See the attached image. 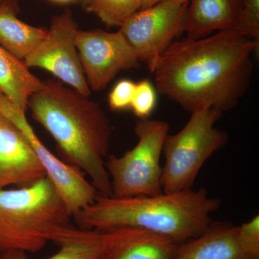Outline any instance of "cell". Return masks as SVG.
Masks as SVG:
<instances>
[{
  "label": "cell",
  "instance_id": "5bb4252c",
  "mask_svg": "<svg viewBox=\"0 0 259 259\" xmlns=\"http://www.w3.org/2000/svg\"><path fill=\"white\" fill-rule=\"evenodd\" d=\"M240 7L241 0H190L185 22L187 37L201 38L234 30Z\"/></svg>",
  "mask_w": 259,
  "mask_h": 259
},
{
  "label": "cell",
  "instance_id": "cb8c5ba5",
  "mask_svg": "<svg viewBox=\"0 0 259 259\" xmlns=\"http://www.w3.org/2000/svg\"><path fill=\"white\" fill-rule=\"evenodd\" d=\"M7 5L11 7L12 8L20 12V6H19V0H0V6Z\"/></svg>",
  "mask_w": 259,
  "mask_h": 259
},
{
  "label": "cell",
  "instance_id": "ba28073f",
  "mask_svg": "<svg viewBox=\"0 0 259 259\" xmlns=\"http://www.w3.org/2000/svg\"><path fill=\"white\" fill-rule=\"evenodd\" d=\"M0 114L8 117L23 133L36 154L46 175L52 182L71 216L95 202L98 195L96 189L89 182L81 170L61 161L42 144L25 112L15 107L0 94Z\"/></svg>",
  "mask_w": 259,
  "mask_h": 259
},
{
  "label": "cell",
  "instance_id": "5b68a950",
  "mask_svg": "<svg viewBox=\"0 0 259 259\" xmlns=\"http://www.w3.org/2000/svg\"><path fill=\"white\" fill-rule=\"evenodd\" d=\"M222 112L206 108L192 112L177 134L168 135L163 144V192L175 193L192 189L204 163L228 142V135L215 127Z\"/></svg>",
  "mask_w": 259,
  "mask_h": 259
},
{
  "label": "cell",
  "instance_id": "d6986e66",
  "mask_svg": "<svg viewBox=\"0 0 259 259\" xmlns=\"http://www.w3.org/2000/svg\"><path fill=\"white\" fill-rule=\"evenodd\" d=\"M235 30L259 42V0H241Z\"/></svg>",
  "mask_w": 259,
  "mask_h": 259
},
{
  "label": "cell",
  "instance_id": "9c48e42d",
  "mask_svg": "<svg viewBox=\"0 0 259 259\" xmlns=\"http://www.w3.org/2000/svg\"><path fill=\"white\" fill-rule=\"evenodd\" d=\"M78 30L69 10L55 15L45 37L23 61L29 69L46 70L61 82L90 97L91 90L75 45Z\"/></svg>",
  "mask_w": 259,
  "mask_h": 259
},
{
  "label": "cell",
  "instance_id": "4316f807",
  "mask_svg": "<svg viewBox=\"0 0 259 259\" xmlns=\"http://www.w3.org/2000/svg\"><path fill=\"white\" fill-rule=\"evenodd\" d=\"M0 94H1V93H0Z\"/></svg>",
  "mask_w": 259,
  "mask_h": 259
},
{
  "label": "cell",
  "instance_id": "9a60e30c",
  "mask_svg": "<svg viewBox=\"0 0 259 259\" xmlns=\"http://www.w3.org/2000/svg\"><path fill=\"white\" fill-rule=\"evenodd\" d=\"M44 81L30 72L22 59L0 46V93L23 111L29 99L40 91Z\"/></svg>",
  "mask_w": 259,
  "mask_h": 259
},
{
  "label": "cell",
  "instance_id": "d4e9b609",
  "mask_svg": "<svg viewBox=\"0 0 259 259\" xmlns=\"http://www.w3.org/2000/svg\"><path fill=\"white\" fill-rule=\"evenodd\" d=\"M90 2H91V0H74V3L81 5L83 8H86V7L90 4Z\"/></svg>",
  "mask_w": 259,
  "mask_h": 259
},
{
  "label": "cell",
  "instance_id": "ffe728a7",
  "mask_svg": "<svg viewBox=\"0 0 259 259\" xmlns=\"http://www.w3.org/2000/svg\"><path fill=\"white\" fill-rule=\"evenodd\" d=\"M156 105V93L152 83L148 79L136 83L131 108L140 119L148 118Z\"/></svg>",
  "mask_w": 259,
  "mask_h": 259
},
{
  "label": "cell",
  "instance_id": "44dd1931",
  "mask_svg": "<svg viewBox=\"0 0 259 259\" xmlns=\"http://www.w3.org/2000/svg\"><path fill=\"white\" fill-rule=\"evenodd\" d=\"M238 238L245 251L255 259H259V216L238 226Z\"/></svg>",
  "mask_w": 259,
  "mask_h": 259
},
{
  "label": "cell",
  "instance_id": "7c38bea8",
  "mask_svg": "<svg viewBox=\"0 0 259 259\" xmlns=\"http://www.w3.org/2000/svg\"><path fill=\"white\" fill-rule=\"evenodd\" d=\"M46 177L25 135L0 114V190L10 185H31Z\"/></svg>",
  "mask_w": 259,
  "mask_h": 259
},
{
  "label": "cell",
  "instance_id": "277c9868",
  "mask_svg": "<svg viewBox=\"0 0 259 259\" xmlns=\"http://www.w3.org/2000/svg\"><path fill=\"white\" fill-rule=\"evenodd\" d=\"M71 217L47 177L18 189L0 190V252H37L55 241Z\"/></svg>",
  "mask_w": 259,
  "mask_h": 259
},
{
  "label": "cell",
  "instance_id": "8fae6325",
  "mask_svg": "<svg viewBox=\"0 0 259 259\" xmlns=\"http://www.w3.org/2000/svg\"><path fill=\"white\" fill-rule=\"evenodd\" d=\"M143 230L122 228L107 231L67 227L61 236L60 250L42 259H112ZM0 259H31L26 252L9 250L0 252Z\"/></svg>",
  "mask_w": 259,
  "mask_h": 259
},
{
  "label": "cell",
  "instance_id": "4fadbf2b",
  "mask_svg": "<svg viewBox=\"0 0 259 259\" xmlns=\"http://www.w3.org/2000/svg\"><path fill=\"white\" fill-rule=\"evenodd\" d=\"M171 259H255L238 238V226L212 222L199 236L177 245Z\"/></svg>",
  "mask_w": 259,
  "mask_h": 259
},
{
  "label": "cell",
  "instance_id": "603a6c76",
  "mask_svg": "<svg viewBox=\"0 0 259 259\" xmlns=\"http://www.w3.org/2000/svg\"><path fill=\"white\" fill-rule=\"evenodd\" d=\"M163 1H170L173 2V3H178V4H185V3H190V0H143L142 8H141V9L149 8V7L153 6V5L157 4V3H160V2Z\"/></svg>",
  "mask_w": 259,
  "mask_h": 259
},
{
  "label": "cell",
  "instance_id": "484cf974",
  "mask_svg": "<svg viewBox=\"0 0 259 259\" xmlns=\"http://www.w3.org/2000/svg\"><path fill=\"white\" fill-rule=\"evenodd\" d=\"M51 1L59 4H67L69 3H74V0H51Z\"/></svg>",
  "mask_w": 259,
  "mask_h": 259
},
{
  "label": "cell",
  "instance_id": "3957f363",
  "mask_svg": "<svg viewBox=\"0 0 259 259\" xmlns=\"http://www.w3.org/2000/svg\"><path fill=\"white\" fill-rule=\"evenodd\" d=\"M219 199L204 189L155 196L117 197L98 194L74 216L82 229L107 231L131 228L168 237L177 243L196 238L212 223Z\"/></svg>",
  "mask_w": 259,
  "mask_h": 259
},
{
  "label": "cell",
  "instance_id": "7a4b0ae2",
  "mask_svg": "<svg viewBox=\"0 0 259 259\" xmlns=\"http://www.w3.org/2000/svg\"><path fill=\"white\" fill-rule=\"evenodd\" d=\"M28 107L57 144L66 163L83 170L99 194L112 195L105 166L112 128L99 104L59 80L44 81Z\"/></svg>",
  "mask_w": 259,
  "mask_h": 259
},
{
  "label": "cell",
  "instance_id": "7402d4cb",
  "mask_svg": "<svg viewBox=\"0 0 259 259\" xmlns=\"http://www.w3.org/2000/svg\"><path fill=\"white\" fill-rule=\"evenodd\" d=\"M136 83L130 79L118 81L109 94V106L112 110H123L131 107Z\"/></svg>",
  "mask_w": 259,
  "mask_h": 259
},
{
  "label": "cell",
  "instance_id": "8992f818",
  "mask_svg": "<svg viewBox=\"0 0 259 259\" xmlns=\"http://www.w3.org/2000/svg\"><path fill=\"white\" fill-rule=\"evenodd\" d=\"M169 125L160 120L140 119L134 127L138 143L122 156L110 155L105 166L117 197L155 196L163 193L162 167L163 144Z\"/></svg>",
  "mask_w": 259,
  "mask_h": 259
},
{
  "label": "cell",
  "instance_id": "52a82bcc",
  "mask_svg": "<svg viewBox=\"0 0 259 259\" xmlns=\"http://www.w3.org/2000/svg\"><path fill=\"white\" fill-rule=\"evenodd\" d=\"M188 4L160 2L140 10L120 27L119 31L140 62L145 63L152 74L162 54L185 32Z\"/></svg>",
  "mask_w": 259,
  "mask_h": 259
},
{
  "label": "cell",
  "instance_id": "e0dca14e",
  "mask_svg": "<svg viewBox=\"0 0 259 259\" xmlns=\"http://www.w3.org/2000/svg\"><path fill=\"white\" fill-rule=\"evenodd\" d=\"M178 244L168 237L142 231L112 259H171Z\"/></svg>",
  "mask_w": 259,
  "mask_h": 259
},
{
  "label": "cell",
  "instance_id": "30bf717a",
  "mask_svg": "<svg viewBox=\"0 0 259 259\" xmlns=\"http://www.w3.org/2000/svg\"><path fill=\"white\" fill-rule=\"evenodd\" d=\"M75 45L93 91L106 88L120 71L140 66L136 53L120 31L78 30Z\"/></svg>",
  "mask_w": 259,
  "mask_h": 259
},
{
  "label": "cell",
  "instance_id": "2e32d148",
  "mask_svg": "<svg viewBox=\"0 0 259 259\" xmlns=\"http://www.w3.org/2000/svg\"><path fill=\"white\" fill-rule=\"evenodd\" d=\"M11 7L0 6V46L24 60L42 41L47 30L22 21Z\"/></svg>",
  "mask_w": 259,
  "mask_h": 259
},
{
  "label": "cell",
  "instance_id": "ac0fdd59",
  "mask_svg": "<svg viewBox=\"0 0 259 259\" xmlns=\"http://www.w3.org/2000/svg\"><path fill=\"white\" fill-rule=\"evenodd\" d=\"M143 0H91L85 10L107 27H119L142 8Z\"/></svg>",
  "mask_w": 259,
  "mask_h": 259
},
{
  "label": "cell",
  "instance_id": "6da1fadb",
  "mask_svg": "<svg viewBox=\"0 0 259 259\" xmlns=\"http://www.w3.org/2000/svg\"><path fill=\"white\" fill-rule=\"evenodd\" d=\"M259 42L235 30L175 40L153 71L161 95L191 113L206 108L228 111L249 88L251 56Z\"/></svg>",
  "mask_w": 259,
  "mask_h": 259
}]
</instances>
